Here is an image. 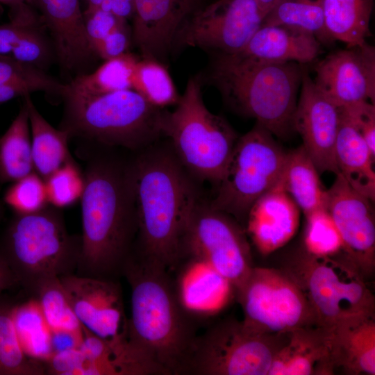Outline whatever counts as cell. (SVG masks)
<instances>
[{
  "instance_id": "12",
  "label": "cell",
  "mask_w": 375,
  "mask_h": 375,
  "mask_svg": "<svg viewBox=\"0 0 375 375\" xmlns=\"http://www.w3.org/2000/svg\"><path fill=\"white\" fill-rule=\"evenodd\" d=\"M235 294L243 322L260 333L281 335L317 325L305 294L283 270L253 267Z\"/></svg>"
},
{
  "instance_id": "50",
  "label": "cell",
  "mask_w": 375,
  "mask_h": 375,
  "mask_svg": "<svg viewBox=\"0 0 375 375\" xmlns=\"http://www.w3.org/2000/svg\"><path fill=\"white\" fill-rule=\"evenodd\" d=\"M33 0H0V3H5L12 7H15L23 3L32 4Z\"/></svg>"
},
{
  "instance_id": "35",
  "label": "cell",
  "mask_w": 375,
  "mask_h": 375,
  "mask_svg": "<svg viewBox=\"0 0 375 375\" xmlns=\"http://www.w3.org/2000/svg\"><path fill=\"white\" fill-rule=\"evenodd\" d=\"M305 251L320 257H334L342 253L343 242L340 232L326 208L306 216Z\"/></svg>"
},
{
  "instance_id": "42",
  "label": "cell",
  "mask_w": 375,
  "mask_h": 375,
  "mask_svg": "<svg viewBox=\"0 0 375 375\" xmlns=\"http://www.w3.org/2000/svg\"><path fill=\"white\" fill-rule=\"evenodd\" d=\"M83 13L85 32L92 49L115 28L127 22L101 8H87Z\"/></svg>"
},
{
  "instance_id": "30",
  "label": "cell",
  "mask_w": 375,
  "mask_h": 375,
  "mask_svg": "<svg viewBox=\"0 0 375 375\" xmlns=\"http://www.w3.org/2000/svg\"><path fill=\"white\" fill-rule=\"evenodd\" d=\"M281 26L330 41L325 28L323 0H279L266 15L261 26Z\"/></svg>"
},
{
  "instance_id": "16",
  "label": "cell",
  "mask_w": 375,
  "mask_h": 375,
  "mask_svg": "<svg viewBox=\"0 0 375 375\" xmlns=\"http://www.w3.org/2000/svg\"><path fill=\"white\" fill-rule=\"evenodd\" d=\"M301 93L293 115L292 126L303 140L302 146L319 174H338L335 144L340 109L315 85L304 68Z\"/></svg>"
},
{
  "instance_id": "19",
  "label": "cell",
  "mask_w": 375,
  "mask_h": 375,
  "mask_svg": "<svg viewBox=\"0 0 375 375\" xmlns=\"http://www.w3.org/2000/svg\"><path fill=\"white\" fill-rule=\"evenodd\" d=\"M32 4L40 11L61 67L81 74L97 56L86 35L80 0H33Z\"/></svg>"
},
{
  "instance_id": "44",
  "label": "cell",
  "mask_w": 375,
  "mask_h": 375,
  "mask_svg": "<svg viewBox=\"0 0 375 375\" xmlns=\"http://www.w3.org/2000/svg\"><path fill=\"white\" fill-rule=\"evenodd\" d=\"M83 360L78 348L56 352L44 362L46 372L57 375H77Z\"/></svg>"
},
{
  "instance_id": "6",
  "label": "cell",
  "mask_w": 375,
  "mask_h": 375,
  "mask_svg": "<svg viewBox=\"0 0 375 375\" xmlns=\"http://www.w3.org/2000/svg\"><path fill=\"white\" fill-rule=\"evenodd\" d=\"M52 206L15 214L6 229L0 255L17 283L34 293L40 283L75 274L80 238L70 235L62 213Z\"/></svg>"
},
{
  "instance_id": "40",
  "label": "cell",
  "mask_w": 375,
  "mask_h": 375,
  "mask_svg": "<svg viewBox=\"0 0 375 375\" xmlns=\"http://www.w3.org/2000/svg\"><path fill=\"white\" fill-rule=\"evenodd\" d=\"M30 5L23 3L12 7L11 20L0 24V55L11 54L26 26L38 16Z\"/></svg>"
},
{
  "instance_id": "7",
  "label": "cell",
  "mask_w": 375,
  "mask_h": 375,
  "mask_svg": "<svg viewBox=\"0 0 375 375\" xmlns=\"http://www.w3.org/2000/svg\"><path fill=\"white\" fill-rule=\"evenodd\" d=\"M176 105L173 111L163 112L162 135L169 139L174 154L194 178L217 184L238 139L235 131L206 106L198 76L188 79Z\"/></svg>"
},
{
  "instance_id": "46",
  "label": "cell",
  "mask_w": 375,
  "mask_h": 375,
  "mask_svg": "<svg viewBox=\"0 0 375 375\" xmlns=\"http://www.w3.org/2000/svg\"><path fill=\"white\" fill-rule=\"evenodd\" d=\"M33 91L27 86L12 83H0V105L19 97L30 95Z\"/></svg>"
},
{
  "instance_id": "51",
  "label": "cell",
  "mask_w": 375,
  "mask_h": 375,
  "mask_svg": "<svg viewBox=\"0 0 375 375\" xmlns=\"http://www.w3.org/2000/svg\"><path fill=\"white\" fill-rule=\"evenodd\" d=\"M265 6L272 8L279 0H257Z\"/></svg>"
},
{
  "instance_id": "43",
  "label": "cell",
  "mask_w": 375,
  "mask_h": 375,
  "mask_svg": "<svg viewBox=\"0 0 375 375\" xmlns=\"http://www.w3.org/2000/svg\"><path fill=\"white\" fill-rule=\"evenodd\" d=\"M131 40V33L126 22L96 43L92 50L97 57L104 60L114 58L128 53Z\"/></svg>"
},
{
  "instance_id": "39",
  "label": "cell",
  "mask_w": 375,
  "mask_h": 375,
  "mask_svg": "<svg viewBox=\"0 0 375 375\" xmlns=\"http://www.w3.org/2000/svg\"><path fill=\"white\" fill-rule=\"evenodd\" d=\"M43 25L40 15L32 20L26 26L10 56L19 61L46 70L55 51L52 42L49 41L42 28Z\"/></svg>"
},
{
  "instance_id": "34",
  "label": "cell",
  "mask_w": 375,
  "mask_h": 375,
  "mask_svg": "<svg viewBox=\"0 0 375 375\" xmlns=\"http://www.w3.org/2000/svg\"><path fill=\"white\" fill-rule=\"evenodd\" d=\"M34 294L50 329L82 332V326L71 308L59 278L43 281Z\"/></svg>"
},
{
  "instance_id": "4",
  "label": "cell",
  "mask_w": 375,
  "mask_h": 375,
  "mask_svg": "<svg viewBox=\"0 0 375 375\" xmlns=\"http://www.w3.org/2000/svg\"><path fill=\"white\" fill-rule=\"evenodd\" d=\"M304 65L218 56L211 80L226 103L256 119L272 135L287 137L292 129Z\"/></svg>"
},
{
  "instance_id": "17",
  "label": "cell",
  "mask_w": 375,
  "mask_h": 375,
  "mask_svg": "<svg viewBox=\"0 0 375 375\" xmlns=\"http://www.w3.org/2000/svg\"><path fill=\"white\" fill-rule=\"evenodd\" d=\"M317 88L338 107L375 101V51L368 43L333 52L315 67Z\"/></svg>"
},
{
  "instance_id": "14",
  "label": "cell",
  "mask_w": 375,
  "mask_h": 375,
  "mask_svg": "<svg viewBox=\"0 0 375 375\" xmlns=\"http://www.w3.org/2000/svg\"><path fill=\"white\" fill-rule=\"evenodd\" d=\"M81 326L111 342L117 353L125 349L127 319L119 280L72 274L59 278Z\"/></svg>"
},
{
  "instance_id": "37",
  "label": "cell",
  "mask_w": 375,
  "mask_h": 375,
  "mask_svg": "<svg viewBox=\"0 0 375 375\" xmlns=\"http://www.w3.org/2000/svg\"><path fill=\"white\" fill-rule=\"evenodd\" d=\"M44 181L49 205L60 209L81 201L85 177L75 160L60 167Z\"/></svg>"
},
{
  "instance_id": "10",
  "label": "cell",
  "mask_w": 375,
  "mask_h": 375,
  "mask_svg": "<svg viewBox=\"0 0 375 375\" xmlns=\"http://www.w3.org/2000/svg\"><path fill=\"white\" fill-rule=\"evenodd\" d=\"M289 334L266 335L224 319L197 335L184 374L268 375Z\"/></svg>"
},
{
  "instance_id": "52",
  "label": "cell",
  "mask_w": 375,
  "mask_h": 375,
  "mask_svg": "<svg viewBox=\"0 0 375 375\" xmlns=\"http://www.w3.org/2000/svg\"><path fill=\"white\" fill-rule=\"evenodd\" d=\"M2 205L1 203H0V217H1V215H2Z\"/></svg>"
},
{
  "instance_id": "15",
  "label": "cell",
  "mask_w": 375,
  "mask_h": 375,
  "mask_svg": "<svg viewBox=\"0 0 375 375\" xmlns=\"http://www.w3.org/2000/svg\"><path fill=\"white\" fill-rule=\"evenodd\" d=\"M326 190V208L341 235L342 254L367 278L375 267V222L372 201L340 174Z\"/></svg>"
},
{
  "instance_id": "13",
  "label": "cell",
  "mask_w": 375,
  "mask_h": 375,
  "mask_svg": "<svg viewBox=\"0 0 375 375\" xmlns=\"http://www.w3.org/2000/svg\"><path fill=\"white\" fill-rule=\"evenodd\" d=\"M271 9L257 0H217L191 15L177 41L218 56L235 53L261 26Z\"/></svg>"
},
{
  "instance_id": "20",
  "label": "cell",
  "mask_w": 375,
  "mask_h": 375,
  "mask_svg": "<svg viewBox=\"0 0 375 375\" xmlns=\"http://www.w3.org/2000/svg\"><path fill=\"white\" fill-rule=\"evenodd\" d=\"M299 218V208L285 190L281 176L251 207L247 217V233L258 251L267 256L293 238Z\"/></svg>"
},
{
  "instance_id": "29",
  "label": "cell",
  "mask_w": 375,
  "mask_h": 375,
  "mask_svg": "<svg viewBox=\"0 0 375 375\" xmlns=\"http://www.w3.org/2000/svg\"><path fill=\"white\" fill-rule=\"evenodd\" d=\"M138 58L129 52L106 60L91 73H83L74 77L68 88L82 95H100L132 89L135 67Z\"/></svg>"
},
{
  "instance_id": "23",
  "label": "cell",
  "mask_w": 375,
  "mask_h": 375,
  "mask_svg": "<svg viewBox=\"0 0 375 375\" xmlns=\"http://www.w3.org/2000/svg\"><path fill=\"white\" fill-rule=\"evenodd\" d=\"M321 51L319 41L312 35L281 26H261L234 57L272 62L314 61Z\"/></svg>"
},
{
  "instance_id": "11",
  "label": "cell",
  "mask_w": 375,
  "mask_h": 375,
  "mask_svg": "<svg viewBox=\"0 0 375 375\" xmlns=\"http://www.w3.org/2000/svg\"><path fill=\"white\" fill-rule=\"evenodd\" d=\"M185 260L206 265L235 292L253 267L249 244L238 222L201 199L183 235L181 262Z\"/></svg>"
},
{
  "instance_id": "9",
  "label": "cell",
  "mask_w": 375,
  "mask_h": 375,
  "mask_svg": "<svg viewBox=\"0 0 375 375\" xmlns=\"http://www.w3.org/2000/svg\"><path fill=\"white\" fill-rule=\"evenodd\" d=\"M260 124L238 138L224 171L217 183L215 197L209 203L238 222L262 194L279 181L287 153Z\"/></svg>"
},
{
  "instance_id": "31",
  "label": "cell",
  "mask_w": 375,
  "mask_h": 375,
  "mask_svg": "<svg viewBox=\"0 0 375 375\" xmlns=\"http://www.w3.org/2000/svg\"><path fill=\"white\" fill-rule=\"evenodd\" d=\"M12 318L25 353L33 358L46 362L53 354L51 329L38 301L31 300L13 307Z\"/></svg>"
},
{
  "instance_id": "33",
  "label": "cell",
  "mask_w": 375,
  "mask_h": 375,
  "mask_svg": "<svg viewBox=\"0 0 375 375\" xmlns=\"http://www.w3.org/2000/svg\"><path fill=\"white\" fill-rule=\"evenodd\" d=\"M132 89L152 106L162 109L176 104L180 98L167 69L160 61L152 59L138 60Z\"/></svg>"
},
{
  "instance_id": "27",
  "label": "cell",
  "mask_w": 375,
  "mask_h": 375,
  "mask_svg": "<svg viewBox=\"0 0 375 375\" xmlns=\"http://www.w3.org/2000/svg\"><path fill=\"white\" fill-rule=\"evenodd\" d=\"M373 0H323L326 33L347 48L367 44Z\"/></svg>"
},
{
  "instance_id": "2",
  "label": "cell",
  "mask_w": 375,
  "mask_h": 375,
  "mask_svg": "<svg viewBox=\"0 0 375 375\" xmlns=\"http://www.w3.org/2000/svg\"><path fill=\"white\" fill-rule=\"evenodd\" d=\"M83 173L82 235L75 274L119 280L138 233L130 165L94 157Z\"/></svg>"
},
{
  "instance_id": "25",
  "label": "cell",
  "mask_w": 375,
  "mask_h": 375,
  "mask_svg": "<svg viewBox=\"0 0 375 375\" xmlns=\"http://www.w3.org/2000/svg\"><path fill=\"white\" fill-rule=\"evenodd\" d=\"M28 110L34 171L44 180L74 161L68 147L69 133L52 126L40 114L30 95L24 97Z\"/></svg>"
},
{
  "instance_id": "1",
  "label": "cell",
  "mask_w": 375,
  "mask_h": 375,
  "mask_svg": "<svg viewBox=\"0 0 375 375\" xmlns=\"http://www.w3.org/2000/svg\"><path fill=\"white\" fill-rule=\"evenodd\" d=\"M122 276L131 290L126 340L131 358L157 375L184 374L197 337L194 313L161 262L135 248Z\"/></svg>"
},
{
  "instance_id": "26",
  "label": "cell",
  "mask_w": 375,
  "mask_h": 375,
  "mask_svg": "<svg viewBox=\"0 0 375 375\" xmlns=\"http://www.w3.org/2000/svg\"><path fill=\"white\" fill-rule=\"evenodd\" d=\"M281 181L305 216L326 208V190L321 183L315 165L302 145L287 153Z\"/></svg>"
},
{
  "instance_id": "49",
  "label": "cell",
  "mask_w": 375,
  "mask_h": 375,
  "mask_svg": "<svg viewBox=\"0 0 375 375\" xmlns=\"http://www.w3.org/2000/svg\"><path fill=\"white\" fill-rule=\"evenodd\" d=\"M109 1L110 0H86L87 8H101L109 11Z\"/></svg>"
},
{
  "instance_id": "5",
  "label": "cell",
  "mask_w": 375,
  "mask_h": 375,
  "mask_svg": "<svg viewBox=\"0 0 375 375\" xmlns=\"http://www.w3.org/2000/svg\"><path fill=\"white\" fill-rule=\"evenodd\" d=\"M62 98L64 119L60 128L103 145L137 150L162 135L165 110L150 104L133 89L100 95H82L67 84Z\"/></svg>"
},
{
  "instance_id": "45",
  "label": "cell",
  "mask_w": 375,
  "mask_h": 375,
  "mask_svg": "<svg viewBox=\"0 0 375 375\" xmlns=\"http://www.w3.org/2000/svg\"><path fill=\"white\" fill-rule=\"evenodd\" d=\"M81 333H75L63 330L51 329V342L53 353L56 352L76 349L82 339Z\"/></svg>"
},
{
  "instance_id": "41",
  "label": "cell",
  "mask_w": 375,
  "mask_h": 375,
  "mask_svg": "<svg viewBox=\"0 0 375 375\" xmlns=\"http://www.w3.org/2000/svg\"><path fill=\"white\" fill-rule=\"evenodd\" d=\"M362 136L371 153L375 156V106L362 101L340 107Z\"/></svg>"
},
{
  "instance_id": "32",
  "label": "cell",
  "mask_w": 375,
  "mask_h": 375,
  "mask_svg": "<svg viewBox=\"0 0 375 375\" xmlns=\"http://www.w3.org/2000/svg\"><path fill=\"white\" fill-rule=\"evenodd\" d=\"M12 308L0 304V375H42L44 362L28 356L15 329Z\"/></svg>"
},
{
  "instance_id": "24",
  "label": "cell",
  "mask_w": 375,
  "mask_h": 375,
  "mask_svg": "<svg viewBox=\"0 0 375 375\" xmlns=\"http://www.w3.org/2000/svg\"><path fill=\"white\" fill-rule=\"evenodd\" d=\"M340 109L335 144V161L339 174L356 191L375 199V156L361 134Z\"/></svg>"
},
{
  "instance_id": "28",
  "label": "cell",
  "mask_w": 375,
  "mask_h": 375,
  "mask_svg": "<svg viewBox=\"0 0 375 375\" xmlns=\"http://www.w3.org/2000/svg\"><path fill=\"white\" fill-rule=\"evenodd\" d=\"M35 172L27 104L24 103L0 137V183H12Z\"/></svg>"
},
{
  "instance_id": "18",
  "label": "cell",
  "mask_w": 375,
  "mask_h": 375,
  "mask_svg": "<svg viewBox=\"0 0 375 375\" xmlns=\"http://www.w3.org/2000/svg\"><path fill=\"white\" fill-rule=\"evenodd\" d=\"M196 4L197 0H135L132 37L143 58H165Z\"/></svg>"
},
{
  "instance_id": "22",
  "label": "cell",
  "mask_w": 375,
  "mask_h": 375,
  "mask_svg": "<svg viewBox=\"0 0 375 375\" xmlns=\"http://www.w3.org/2000/svg\"><path fill=\"white\" fill-rule=\"evenodd\" d=\"M375 315L355 318L326 328L335 372L375 374Z\"/></svg>"
},
{
  "instance_id": "8",
  "label": "cell",
  "mask_w": 375,
  "mask_h": 375,
  "mask_svg": "<svg viewBox=\"0 0 375 375\" xmlns=\"http://www.w3.org/2000/svg\"><path fill=\"white\" fill-rule=\"evenodd\" d=\"M301 288L318 326L374 315V297L365 278L342 254L320 257L305 251L283 270Z\"/></svg>"
},
{
  "instance_id": "47",
  "label": "cell",
  "mask_w": 375,
  "mask_h": 375,
  "mask_svg": "<svg viewBox=\"0 0 375 375\" xmlns=\"http://www.w3.org/2000/svg\"><path fill=\"white\" fill-rule=\"evenodd\" d=\"M109 11L128 21L135 12V0H110Z\"/></svg>"
},
{
  "instance_id": "21",
  "label": "cell",
  "mask_w": 375,
  "mask_h": 375,
  "mask_svg": "<svg viewBox=\"0 0 375 375\" xmlns=\"http://www.w3.org/2000/svg\"><path fill=\"white\" fill-rule=\"evenodd\" d=\"M332 364L327 330L318 325L296 329L278 350L268 375H331Z\"/></svg>"
},
{
  "instance_id": "48",
  "label": "cell",
  "mask_w": 375,
  "mask_h": 375,
  "mask_svg": "<svg viewBox=\"0 0 375 375\" xmlns=\"http://www.w3.org/2000/svg\"><path fill=\"white\" fill-rule=\"evenodd\" d=\"M17 283V281L8 264L0 255V293Z\"/></svg>"
},
{
  "instance_id": "38",
  "label": "cell",
  "mask_w": 375,
  "mask_h": 375,
  "mask_svg": "<svg viewBox=\"0 0 375 375\" xmlns=\"http://www.w3.org/2000/svg\"><path fill=\"white\" fill-rule=\"evenodd\" d=\"M3 200L15 214L36 212L49 205L45 181L35 172L12 182Z\"/></svg>"
},
{
  "instance_id": "36",
  "label": "cell",
  "mask_w": 375,
  "mask_h": 375,
  "mask_svg": "<svg viewBox=\"0 0 375 375\" xmlns=\"http://www.w3.org/2000/svg\"><path fill=\"white\" fill-rule=\"evenodd\" d=\"M2 83L21 84L28 87L33 92L41 91L61 97L67 87V84L48 75L45 70L8 55H0V83Z\"/></svg>"
},
{
  "instance_id": "3",
  "label": "cell",
  "mask_w": 375,
  "mask_h": 375,
  "mask_svg": "<svg viewBox=\"0 0 375 375\" xmlns=\"http://www.w3.org/2000/svg\"><path fill=\"white\" fill-rule=\"evenodd\" d=\"M138 233L134 248L170 272L181 262L185 228L200 200L193 176L171 149H151L130 165Z\"/></svg>"
}]
</instances>
